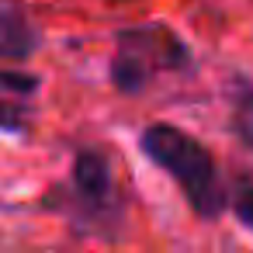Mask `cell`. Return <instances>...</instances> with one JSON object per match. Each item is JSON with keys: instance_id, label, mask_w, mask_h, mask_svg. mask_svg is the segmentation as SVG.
Listing matches in <instances>:
<instances>
[{"instance_id": "obj_1", "label": "cell", "mask_w": 253, "mask_h": 253, "mask_svg": "<svg viewBox=\"0 0 253 253\" xmlns=\"http://www.w3.org/2000/svg\"><path fill=\"white\" fill-rule=\"evenodd\" d=\"M42 208L59 215L77 236L104 243H115L128 222V198L115 180V167L94 146H84L73 156L66 180L45 191Z\"/></svg>"}, {"instance_id": "obj_2", "label": "cell", "mask_w": 253, "mask_h": 253, "mask_svg": "<svg viewBox=\"0 0 253 253\" xmlns=\"http://www.w3.org/2000/svg\"><path fill=\"white\" fill-rule=\"evenodd\" d=\"M139 149L180 187V194L187 198V205L198 218L215 222L225 215L229 187L205 142H198L191 132H184L170 122H153L139 132Z\"/></svg>"}, {"instance_id": "obj_3", "label": "cell", "mask_w": 253, "mask_h": 253, "mask_svg": "<svg viewBox=\"0 0 253 253\" xmlns=\"http://www.w3.org/2000/svg\"><path fill=\"white\" fill-rule=\"evenodd\" d=\"M191 70V49L177 28L163 21L125 25L115 32V49L108 59V80L118 94L135 97L149 90L160 77Z\"/></svg>"}, {"instance_id": "obj_4", "label": "cell", "mask_w": 253, "mask_h": 253, "mask_svg": "<svg viewBox=\"0 0 253 253\" xmlns=\"http://www.w3.org/2000/svg\"><path fill=\"white\" fill-rule=\"evenodd\" d=\"M42 90V77L28 70H0V132L25 135L35 118V101Z\"/></svg>"}, {"instance_id": "obj_5", "label": "cell", "mask_w": 253, "mask_h": 253, "mask_svg": "<svg viewBox=\"0 0 253 253\" xmlns=\"http://www.w3.org/2000/svg\"><path fill=\"white\" fill-rule=\"evenodd\" d=\"M42 45L39 25L18 0H0V59H28Z\"/></svg>"}, {"instance_id": "obj_6", "label": "cell", "mask_w": 253, "mask_h": 253, "mask_svg": "<svg viewBox=\"0 0 253 253\" xmlns=\"http://www.w3.org/2000/svg\"><path fill=\"white\" fill-rule=\"evenodd\" d=\"M232 132L239 135V142L246 149H253V84L239 80L232 87V115H229Z\"/></svg>"}, {"instance_id": "obj_7", "label": "cell", "mask_w": 253, "mask_h": 253, "mask_svg": "<svg viewBox=\"0 0 253 253\" xmlns=\"http://www.w3.org/2000/svg\"><path fill=\"white\" fill-rule=\"evenodd\" d=\"M229 205H232L236 218L253 232V184H239L236 194H229Z\"/></svg>"}]
</instances>
